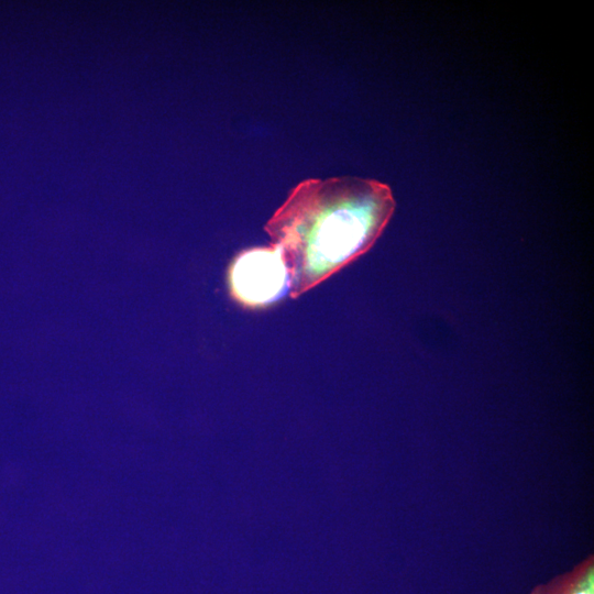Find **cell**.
I'll return each mask as SVG.
<instances>
[{
	"instance_id": "3957f363",
	"label": "cell",
	"mask_w": 594,
	"mask_h": 594,
	"mask_svg": "<svg viewBox=\"0 0 594 594\" xmlns=\"http://www.w3.org/2000/svg\"><path fill=\"white\" fill-rule=\"evenodd\" d=\"M529 594H594V554H587L570 570L535 585Z\"/></svg>"
},
{
	"instance_id": "6da1fadb",
	"label": "cell",
	"mask_w": 594,
	"mask_h": 594,
	"mask_svg": "<svg viewBox=\"0 0 594 594\" xmlns=\"http://www.w3.org/2000/svg\"><path fill=\"white\" fill-rule=\"evenodd\" d=\"M391 187L356 176L309 178L264 226L283 257L289 295L299 297L367 252L394 210Z\"/></svg>"
},
{
	"instance_id": "7a4b0ae2",
	"label": "cell",
	"mask_w": 594,
	"mask_h": 594,
	"mask_svg": "<svg viewBox=\"0 0 594 594\" xmlns=\"http://www.w3.org/2000/svg\"><path fill=\"white\" fill-rule=\"evenodd\" d=\"M232 297L251 308L268 306L289 289V276L280 252L273 245L242 251L228 270Z\"/></svg>"
}]
</instances>
